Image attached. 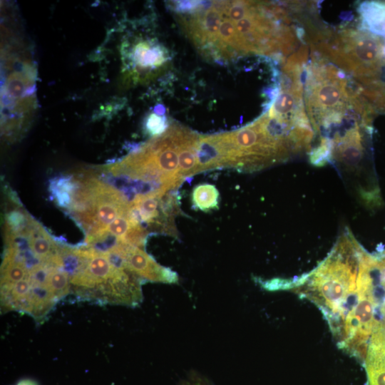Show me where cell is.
<instances>
[{
    "instance_id": "cell-1",
    "label": "cell",
    "mask_w": 385,
    "mask_h": 385,
    "mask_svg": "<svg viewBox=\"0 0 385 385\" xmlns=\"http://www.w3.org/2000/svg\"><path fill=\"white\" fill-rule=\"evenodd\" d=\"M302 78L314 143H325L339 130L371 120L373 107L356 82L316 50L314 56L306 58Z\"/></svg>"
},
{
    "instance_id": "cell-2",
    "label": "cell",
    "mask_w": 385,
    "mask_h": 385,
    "mask_svg": "<svg viewBox=\"0 0 385 385\" xmlns=\"http://www.w3.org/2000/svg\"><path fill=\"white\" fill-rule=\"evenodd\" d=\"M71 294L98 304L138 306L143 282L116 265L106 251L92 247L72 249L68 264Z\"/></svg>"
},
{
    "instance_id": "cell-3",
    "label": "cell",
    "mask_w": 385,
    "mask_h": 385,
    "mask_svg": "<svg viewBox=\"0 0 385 385\" xmlns=\"http://www.w3.org/2000/svg\"><path fill=\"white\" fill-rule=\"evenodd\" d=\"M108 250L120 257L123 260L125 267L143 282H178L179 277L175 272L160 265L141 248L117 242Z\"/></svg>"
},
{
    "instance_id": "cell-4",
    "label": "cell",
    "mask_w": 385,
    "mask_h": 385,
    "mask_svg": "<svg viewBox=\"0 0 385 385\" xmlns=\"http://www.w3.org/2000/svg\"><path fill=\"white\" fill-rule=\"evenodd\" d=\"M364 363L369 385H385V337L370 342Z\"/></svg>"
},
{
    "instance_id": "cell-5",
    "label": "cell",
    "mask_w": 385,
    "mask_h": 385,
    "mask_svg": "<svg viewBox=\"0 0 385 385\" xmlns=\"http://www.w3.org/2000/svg\"><path fill=\"white\" fill-rule=\"evenodd\" d=\"M167 55L159 45L140 42L132 51V59L139 71H146L162 66Z\"/></svg>"
},
{
    "instance_id": "cell-6",
    "label": "cell",
    "mask_w": 385,
    "mask_h": 385,
    "mask_svg": "<svg viewBox=\"0 0 385 385\" xmlns=\"http://www.w3.org/2000/svg\"><path fill=\"white\" fill-rule=\"evenodd\" d=\"M27 245L29 251L43 262L57 255L61 250V247L57 246L41 228L38 230V233H29Z\"/></svg>"
},
{
    "instance_id": "cell-7",
    "label": "cell",
    "mask_w": 385,
    "mask_h": 385,
    "mask_svg": "<svg viewBox=\"0 0 385 385\" xmlns=\"http://www.w3.org/2000/svg\"><path fill=\"white\" fill-rule=\"evenodd\" d=\"M191 201L195 208L209 212L219 208L220 192L214 185L201 183L193 188Z\"/></svg>"
},
{
    "instance_id": "cell-8",
    "label": "cell",
    "mask_w": 385,
    "mask_h": 385,
    "mask_svg": "<svg viewBox=\"0 0 385 385\" xmlns=\"http://www.w3.org/2000/svg\"><path fill=\"white\" fill-rule=\"evenodd\" d=\"M130 208L127 211L120 214L106 229V232H109L113 236L115 237L118 242L123 240L128 231L132 227L139 225L130 217L129 213Z\"/></svg>"
},
{
    "instance_id": "cell-9",
    "label": "cell",
    "mask_w": 385,
    "mask_h": 385,
    "mask_svg": "<svg viewBox=\"0 0 385 385\" xmlns=\"http://www.w3.org/2000/svg\"><path fill=\"white\" fill-rule=\"evenodd\" d=\"M170 125L166 117L157 113H150L145 120L146 130L153 135L159 136L163 134Z\"/></svg>"
},
{
    "instance_id": "cell-10",
    "label": "cell",
    "mask_w": 385,
    "mask_h": 385,
    "mask_svg": "<svg viewBox=\"0 0 385 385\" xmlns=\"http://www.w3.org/2000/svg\"><path fill=\"white\" fill-rule=\"evenodd\" d=\"M180 385H212L209 381L195 374H192Z\"/></svg>"
},
{
    "instance_id": "cell-11",
    "label": "cell",
    "mask_w": 385,
    "mask_h": 385,
    "mask_svg": "<svg viewBox=\"0 0 385 385\" xmlns=\"http://www.w3.org/2000/svg\"><path fill=\"white\" fill-rule=\"evenodd\" d=\"M18 385H36V384H35V383H34L31 381L25 380V381H22L20 383H19Z\"/></svg>"
},
{
    "instance_id": "cell-12",
    "label": "cell",
    "mask_w": 385,
    "mask_h": 385,
    "mask_svg": "<svg viewBox=\"0 0 385 385\" xmlns=\"http://www.w3.org/2000/svg\"><path fill=\"white\" fill-rule=\"evenodd\" d=\"M381 260H382L383 263L385 265V253L383 255V257L381 258Z\"/></svg>"
},
{
    "instance_id": "cell-13",
    "label": "cell",
    "mask_w": 385,
    "mask_h": 385,
    "mask_svg": "<svg viewBox=\"0 0 385 385\" xmlns=\"http://www.w3.org/2000/svg\"><path fill=\"white\" fill-rule=\"evenodd\" d=\"M382 112L385 113V100L382 106Z\"/></svg>"
},
{
    "instance_id": "cell-14",
    "label": "cell",
    "mask_w": 385,
    "mask_h": 385,
    "mask_svg": "<svg viewBox=\"0 0 385 385\" xmlns=\"http://www.w3.org/2000/svg\"><path fill=\"white\" fill-rule=\"evenodd\" d=\"M384 55H385V43H384Z\"/></svg>"
}]
</instances>
